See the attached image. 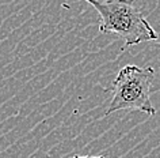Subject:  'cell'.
Instances as JSON below:
<instances>
[{"mask_svg": "<svg viewBox=\"0 0 160 158\" xmlns=\"http://www.w3.org/2000/svg\"><path fill=\"white\" fill-rule=\"evenodd\" d=\"M155 78L152 67H138L134 64L119 70L113 82V98L106 111L109 116L117 111H138L156 115L151 101V84Z\"/></svg>", "mask_w": 160, "mask_h": 158, "instance_id": "2", "label": "cell"}, {"mask_svg": "<svg viewBox=\"0 0 160 158\" xmlns=\"http://www.w3.org/2000/svg\"><path fill=\"white\" fill-rule=\"evenodd\" d=\"M69 158H106L105 155H79V154H75V155H71Z\"/></svg>", "mask_w": 160, "mask_h": 158, "instance_id": "3", "label": "cell"}, {"mask_svg": "<svg viewBox=\"0 0 160 158\" xmlns=\"http://www.w3.org/2000/svg\"><path fill=\"white\" fill-rule=\"evenodd\" d=\"M101 17L99 31L117 34L123 46H134L145 41H156L158 33L144 18L141 8L134 0H84Z\"/></svg>", "mask_w": 160, "mask_h": 158, "instance_id": "1", "label": "cell"}]
</instances>
